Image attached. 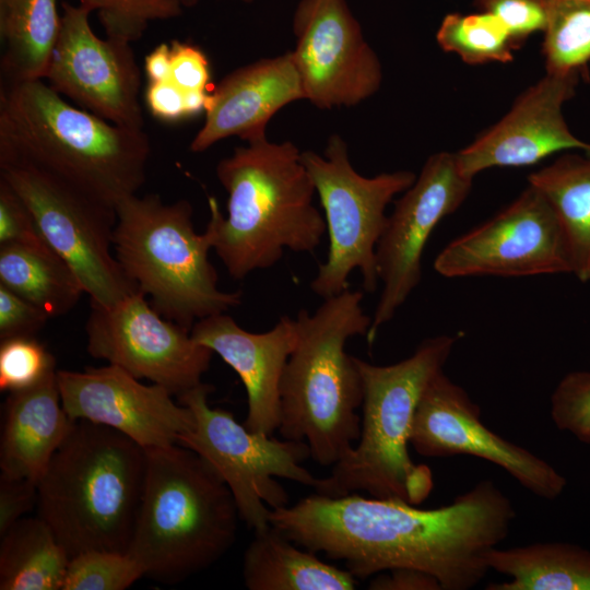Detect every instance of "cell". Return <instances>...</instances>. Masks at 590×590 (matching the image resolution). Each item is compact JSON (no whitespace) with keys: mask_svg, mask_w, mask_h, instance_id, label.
Here are the masks:
<instances>
[{"mask_svg":"<svg viewBox=\"0 0 590 590\" xmlns=\"http://www.w3.org/2000/svg\"><path fill=\"white\" fill-rule=\"evenodd\" d=\"M515 517L510 500L483 480L435 509L316 493L270 509L269 521L296 545L343 562L356 579L410 568L434 576L441 590H467L485 577V554L506 539Z\"/></svg>","mask_w":590,"mask_h":590,"instance_id":"cell-1","label":"cell"},{"mask_svg":"<svg viewBox=\"0 0 590 590\" xmlns=\"http://www.w3.org/2000/svg\"><path fill=\"white\" fill-rule=\"evenodd\" d=\"M150 154L144 129L82 109L45 80L1 87L0 160L32 164L116 209L144 185Z\"/></svg>","mask_w":590,"mask_h":590,"instance_id":"cell-2","label":"cell"},{"mask_svg":"<svg viewBox=\"0 0 590 590\" xmlns=\"http://www.w3.org/2000/svg\"><path fill=\"white\" fill-rule=\"evenodd\" d=\"M215 173L228 194L227 215L210 197L205 232L233 279L274 267L285 249L312 253L320 245L326 221L312 203L316 189L293 142L249 141L222 158Z\"/></svg>","mask_w":590,"mask_h":590,"instance_id":"cell-3","label":"cell"},{"mask_svg":"<svg viewBox=\"0 0 590 590\" xmlns=\"http://www.w3.org/2000/svg\"><path fill=\"white\" fill-rule=\"evenodd\" d=\"M146 450L126 435L74 421L37 482V516L69 557L127 553L146 474Z\"/></svg>","mask_w":590,"mask_h":590,"instance_id":"cell-4","label":"cell"},{"mask_svg":"<svg viewBox=\"0 0 590 590\" xmlns=\"http://www.w3.org/2000/svg\"><path fill=\"white\" fill-rule=\"evenodd\" d=\"M146 450V474L127 553L144 576L177 583L233 546L239 512L217 471L179 444Z\"/></svg>","mask_w":590,"mask_h":590,"instance_id":"cell-5","label":"cell"},{"mask_svg":"<svg viewBox=\"0 0 590 590\" xmlns=\"http://www.w3.org/2000/svg\"><path fill=\"white\" fill-rule=\"evenodd\" d=\"M363 297L361 291L345 290L295 318L297 338L281 382L279 432L282 438L307 442L310 457L324 467L347 455L361 434L362 377L345 344L352 337H366L370 328Z\"/></svg>","mask_w":590,"mask_h":590,"instance_id":"cell-6","label":"cell"},{"mask_svg":"<svg viewBox=\"0 0 590 590\" xmlns=\"http://www.w3.org/2000/svg\"><path fill=\"white\" fill-rule=\"evenodd\" d=\"M458 337L423 340L414 353L391 365H375L354 356L363 385L361 434L356 445L318 479L315 492L341 497L359 491L370 497L422 504L434 482L430 469L410 457L416 406L429 381L448 361Z\"/></svg>","mask_w":590,"mask_h":590,"instance_id":"cell-7","label":"cell"},{"mask_svg":"<svg viewBox=\"0 0 590 590\" xmlns=\"http://www.w3.org/2000/svg\"><path fill=\"white\" fill-rule=\"evenodd\" d=\"M115 210V257L160 315L191 331L197 321L240 305L241 291L219 288L211 238L194 231L189 201L133 194Z\"/></svg>","mask_w":590,"mask_h":590,"instance_id":"cell-8","label":"cell"},{"mask_svg":"<svg viewBox=\"0 0 590 590\" xmlns=\"http://www.w3.org/2000/svg\"><path fill=\"white\" fill-rule=\"evenodd\" d=\"M302 161L319 196L329 234L327 259L319 264L311 291L322 299L338 295L349 290L354 270H359L366 292L376 291V247L387 225V205L412 186L416 175L396 170L362 176L339 134L329 137L323 155L304 151Z\"/></svg>","mask_w":590,"mask_h":590,"instance_id":"cell-9","label":"cell"},{"mask_svg":"<svg viewBox=\"0 0 590 590\" xmlns=\"http://www.w3.org/2000/svg\"><path fill=\"white\" fill-rule=\"evenodd\" d=\"M213 387L200 382L177 396L193 415V427L178 444L206 460L232 492L239 518L253 531L270 524V509L288 505L285 488L275 479L315 487V477L302 463L310 457L307 442L278 439L248 429L233 413L211 408Z\"/></svg>","mask_w":590,"mask_h":590,"instance_id":"cell-10","label":"cell"},{"mask_svg":"<svg viewBox=\"0 0 590 590\" xmlns=\"http://www.w3.org/2000/svg\"><path fill=\"white\" fill-rule=\"evenodd\" d=\"M0 178L26 204L43 238L74 272L90 303L111 306L139 292L111 251L115 209L25 162L0 160Z\"/></svg>","mask_w":590,"mask_h":590,"instance_id":"cell-11","label":"cell"},{"mask_svg":"<svg viewBox=\"0 0 590 590\" xmlns=\"http://www.w3.org/2000/svg\"><path fill=\"white\" fill-rule=\"evenodd\" d=\"M90 307L85 332L92 357L176 397L202 382L213 351L197 342L190 330L160 315L142 293L111 306L90 303Z\"/></svg>","mask_w":590,"mask_h":590,"instance_id":"cell-12","label":"cell"},{"mask_svg":"<svg viewBox=\"0 0 590 590\" xmlns=\"http://www.w3.org/2000/svg\"><path fill=\"white\" fill-rule=\"evenodd\" d=\"M456 153L438 152L424 163L415 181L396 202L376 247L382 291L366 335L371 345L422 279V256L439 222L453 213L471 191Z\"/></svg>","mask_w":590,"mask_h":590,"instance_id":"cell-13","label":"cell"},{"mask_svg":"<svg viewBox=\"0 0 590 590\" xmlns=\"http://www.w3.org/2000/svg\"><path fill=\"white\" fill-rule=\"evenodd\" d=\"M434 269L445 278H518L570 273V262L552 206L529 185L496 215L450 241Z\"/></svg>","mask_w":590,"mask_h":590,"instance_id":"cell-14","label":"cell"},{"mask_svg":"<svg viewBox=\"0 0 590 590\" xmlns=\"http://www.w3.org/2000/svg\"><path fill=\"white\" fill-rule=\"evenodd\" d=\"M61 8L47 84L72 104L109 122L143 129L141 72L131 44L98 37L85 5L62 2Z\"/></svg>","mask_w":590,"mask_h":590,"instance_id":"cell-15","label":"cell"},{"mask_svg":"<svg viewBox=\"0 0 590 590\" xmlns=\"http://www.w3.org/2000/svg\"><path fill=\"white\" fill-rule=\"evenodd\" d=\"M293 33L305 101L319 109L351 107L380 88L381 63L346 0H300Z\"/></svg>","mask_w":590,"mask_h":590,"instance_id":"cell-16","label":"cell"},{"mask_svg":"<svg viewBox=\"0 0 590 590\" xmlns=\"http://www.w3.org/2000/svg\"><path fill=\"white\" fill-rule=\"evenodd\" d=\"M410 445L423 457L474 456L499 465L539 497L555 499L567 480L548 462L486 427L467 391L439 371L415 410Z\"/></svg>","mask_w":590,"mask_h":590,"instance_id":"cell-17","label":"cell"},{"mask_svg":"<svg viewBox=\"0 0 590 590\" xmlns=\"http://www.w3.org/2000/svg\"><path fill=\"white\" fill-rule=\"evenodd\" d=\"M57 382L70 420L113 428L144 449L178 444L194 424L192 412L166 388L144 385L115 365L58 369Z\"/></svg>","mask_w":590,"mask_h":590,"instance_id":"cell-18","label":"cell"},{"mask_svg":"<svg viewBox=\"0 0 590 590\" xmlns=\"http://www.w3.org/2000/svg\"><path fill=\"white\" fill-rule=\"evenodd\" d=\"M580 76L546 72L497 123L456 153L461 172L473 179L488 168L530 166L558 152L590 153V143L569 130L563 115Z\"/></svg>","mask_w":590,"mask_h":590,"instance_id":"cell-19","label":"cell"},{"mask_svg":"<svg viewBox=\"0 0 590 590\" xmlns=\"http://www.w3.org/2000/svg\"><path fill=\"white\" fill-rule=\"evenodd\" d=\"M190 332L239 376L248 404L244 425L269 436L279 430L281 382L297 338L295 319L284 315L272 329L253 333L222 312L197 321Z\"/></svg>","mask_w":590,"mask_h":590,"instance_id":"cell-20","label":"cell"},{"mask_svg":"<svg viewBox=\"0 0 590 590\" xmlns=\"http://www.w3.org/2000/svg\"><path fill=\"white\" fill-rule=\"evenodd\" d=\"M299 99L305 95L291 51L239 67L212 90L190 151L201 153L231 137L246 142L266 138L271 118Z\"/></svg>","mask_w":590,"mask_h":590,"instance_id":"cell-21","label":"cell"},{"mask_svg":"<svg viewBox=\"0 0 590 590\" xmlns=\"http://www.w3.org/2000/svg\"><path fill=\"white\" fill-rule=\"evenodd\" d=\"M57 370L33 387L9 392L2 405L1 474L37 483L69 434L74 421L62 406Z\"/></svg>","mask_w":590,"mask_h":590,"instance_id":"cell-22","label":"cell"},{"mask_svg":"<svg viewBox=\"0 0 590 590\" xmlns=\"http://www.w3.org/2000/svg\"><path fill=\"white\" fill-rule=\"evenodd\" d=\"M243 578L249 590H352L356 578L299 550L271 523L255 531L243 559Z\"/></svg>","mask_w":590,"mask_h":590,"instance_id":"cell-23","label":"cell"},{"mask_svg":"<svg viewBox=\"0 0 590 590\" xmlns=\"http://www.w3.org/2000/svg\"><path fill=\"white\" fill-rule=\"evenodd\" d=\"M535 187L552 206L566 241L570 273L590 282V153L568 151L532 173Z\"/></svg>","mask_w":590,"mask_h":590,"instance_id":"cell-24","label":"cell"},{"mask_svg":"<svg viewBox=\"0 0 590 590\" xmlns=\"http://www.w3.org/2000/svg\"><path fill=\"white\" fill-rule=\"evenodd\" d=\"M489 569L510 580L487 590H590V551L565 542L533 543L485 554Z\"/></svg>","mask_w":590,"mask_h":590,"instance_id":"cell-25","label":"cell"},{"mask_svg":"<svg viewBox=\"0 0 590 590\" xmlns=\"http://www.w3.org/2000/svg\"><path fill=\"white\" fill-rule=\"evenodd\" d=\"M60 26L57 0H0L5 83L45 80Z\"/></svg>","mask_w":590,"mask_h":590,"instance_id":"cell-26","label":"cell"},{"mask_svg":"<svg viewBox=\"0 0 590 590\" xmlns=\"http://www.w3.org/2000/svg\"><path fill=\"white\" fill-rule=\"evenodd\" d=\"M0 284L50 318L68 314L84 290L70 267L49 247L0 245Z\"/></svg>","mask_w":590,"mask_h":590,"instance_id":"cell-27","label":"cell"},{"mask_svg":"<svg viewBox=\"0 0 590 590\" xmlns=\"http://www.w3.org/2000/svg\"><path fill=\"white\" fill-rule=\"evenodd\" d=\"M1 590H62L70 557L38 516L0 535Z\"/></svg>","mask_w":590,"mask_h":590,"instance_id":"cell-28","label":"cell"},{"mask_svg":"<svg viewBox=\"0 0 590 590\" xmlns=\"http://www.w3.org/2000/svg\"><path fill=\"white\" fill-rule=\"evenodd\" d=\"M542 54L547 73L583 75L590 61V0H546Z\"/></svg>","mask_w":590,"mask_h":590,"instance_id":"cell-29","label":"cell"},{"mask_svg":"<svg viewBox=\"0 0 590 590\" xmlns=\"http://www.w3.org/2000/svg\"><path fill=\"white\" fill-rule=\"evenodd\" d=\"M439 47L469 64L508 62L518 49L507 27L493 14H447L436 33Z\"/></svg>","mask_w":590,"mask_h":590,"instance_id":"cell-30","label":"cell"},{"mask_svg":"<svg viewBox=\"0 0 590 590\" xmlns=\"http://www.w3.org/2000/svg\"><path fill=\"white\" fill-rule=\"evenodd\" d=\"M96 12L106 37L132 44L139 40L150 22L177 17L184 0H80Z\"/></svg>","mask_w":590,"mask_h":590,"instance_id":"cell-31","label":"cell"},{"mask_svg":"<svg viewBox=\"0 0 590 590\" xmlns=\"http://www.w3.org/2000/svg\"><path fill=\"white\" fill-rule=\"evenodd\" d=\"M141 577L128 553L91 550L70 558L62 590H125Z\"/></svg>","mask_w":590,"mask_h":590,"instance_id":"cell-32","label":"cell"},{"mask_svg":"<svg viewBox=\"0 0 590 590\" xmlns=\"http://www.w3.org/2000/svg\"><path fill=\"white\" fill-rule=\"evenodd\" d=\"M55 370L56 358L35 337L1 341V391L11 392L33 387Z\"/></svg>","mask_w":590,"mask_h":590,"instance_id":"cell-33","label":"cell"},{"mask_svg":"<svg viewBox=\"0 0 590 590\" xmlns=\"http://www.w3.org/2000/svg\"><path fill=\"white\" fill-rule=\"evenodd\" d=\"M551 416L559 430L590 445V371L566 374L551 397Z\"/></svg>","mask_w":590,"mask_h":590,"instance_id":"cell-34","label":"cell"},{"mask_svg":"<svg viewBox=\"0 0 590 590\" xmlns=\"http://www.w3.org/2000/svg\"><path fill=\"white\" fill-rule=\"evenodd\" d=\"M475 4L507 27L517 48L545 27L546 0H475Z\"/></svg>","mask_w":590,"mask_h":590,"instance_id":"cell-35","label":"cell"},{"mask_svg":"<svg viewBox=\"0 0 590 590\" xmlns=\"http://www.w3.org/2000/svg\"><path fill=\"white\" fill-rule=\"evenodd\" d=\"M11 243L49 247L26 204L9 184L0 178V245Z\"/></svg>","mask_w":590,"mask_h":590,"instance_id":"cell-36","label":"cell"},{"mask_svg":"<svg viewBox=\"0 0 590 590\" xmlns=\"http://www.w3.org/2000/svg\"><path fill=\"white\" fill-rule=\"evenodd\" d=\"M169 81L184 93H210V63L205 54L189 43L170 44Z\"/></svg>","mask_w":590,"mask_h":590,"instance_id":"cell-37","label":"cell"},{"mask_svg":"<svg viewBox=\"0 0 590 590\" xmlns=\"http://www.w3.org/2000/svg\"><path fill=\"white\" fill-rule=\"evenodd\" d=\"M49 319L44 310L0 284V341L35 337Z\"/></svg>","mask_w":590,"mask_h":590,"instance_id":"cell-38","label":"cell"},{"mask_svg":"<svg viewBox=\"0 0 590 590\" xmlns=\"http://www.w3.org/2000/svg\"><path fill=\"white\" fill-rule=\"evenodd\" d=\"M37 505V483L0 475V535Z\"/></svg>","mask_w":590,"mask_h":590,"instance_id":"cell-39","label":"cell"},{"mask_svg":"<svg viewBox=\"0 0 590 590\" xmlns=\"http://www.w3.org/2000/svg\"><path fill=\"white\" fill-rule=\"evenodd\" d=\"M186 93L169 80L149 82L145 88V105L155 118L163 121H178L188 118Z\"/></svg>","mask_w":590,"mask_h":590,"instance_id":"cell-40","label":"cell"},{"mask_svg":"<svg viewBox=\"0 0 590 590\" xmlns=\"http://www.w3.org/2000/svg\"><path fill=\"white\" fill-rule=\"evenodd\" d=\"M371 579V590H441L439 581L432 575L416 569L399 568L388 570Z\"/></svg>","mask_w":590,"mask_h":590,"instance_id":"cell-41","label":"cell"},{"mask_svg":"<svg viewBox=\"0 0 590 590\" xmlns=\"http://www.w3.org/2000/svg\"><path fill=\"white\" fill-rule=\"evenodd\" d=\"M144 70L149 82L168 81L170 74V45H157L144 60Z\"/></svg>","mask_w":590,"mask_h":590,"instance_id":"cell-42","label":"cell"},{"mask_svg":"<svg viewBox=\"0 0 590 590\" xmlns=\"http://www.w3.org/2000/svg\"><path fill=\"white\" fill-rule=\"evenodd\" d=\"M244 1H250V0H244ZM184 2H185V5H188L192 2H196V0H184Z\"/></svg>","mask_w":590,"mask_h":590,"instance_id":"cell-43","label":"cell"}]
</instances>
